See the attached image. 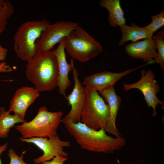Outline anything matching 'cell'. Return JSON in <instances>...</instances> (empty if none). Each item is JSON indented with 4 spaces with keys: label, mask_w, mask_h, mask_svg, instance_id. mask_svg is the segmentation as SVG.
<instances>
[{
    "label": "cell",
    "mask_w": 164,
    "mask_h": 164,
    "mask_svg": "<svg viewBox=\"0 0 164 164\" xmlns=\"http://www.w3.org/2000/svg\"><path fill=\"white\" fill-rule=\"evenodd\" d=\"M14 12V6L10 2L0 0V37L6 29L8 19Z\"/></svg>",
    "instance_id": "cell-19"
},
{
    "label": "cell",
    "mask_w": 164,
    "mask_h": 164,
    "mask_svg": "<svg viewBox=\"0 0 164 164\" xmlns=\"http://www.w3.org/2000/svg\"><path fill=\"white\" fill-rule=\"evenodd\" d=\"M39 96V92L35 88L22 87L15 93L10 101L9 111L25 119L27 108Z\"/></svg>",
    "instance_id": "cell-12"
},
{
    "label": "cell",
    "mask_w": 164,
    "mask_h": 164,
    "mask_svg": "<svg viewBox=\"0 0 164 164\" xmlns=\"http://www.w3.org/2000/svg\"><path fill=\"white\" fill-rule=\"evenodd\" d=\"M79 25L71 21H60L50 24L36 42L37 52L49 51Z\"/></svg>",
    "instance_id": "cell-7"
},
{
    "label": "cell",
    "mask_w": 164,
    "mask_h": 164,
    "mask_svg": "<svg viewBox=\"0 0 164 164\" xmlns=\"http://www.w3.org/2000/svg\"><path fill=\"white\" fill-rule=\"evenodd\" d=\"M99 93L108 103L109 108L110 116L105 131L117 138L121 137L115 125L116 119L121 101V97L116 94L114 86Z\"/></svg>",
    "instance_id": "cell-15"
},
{
    "label": "cell",
    "mask_w": 164,
    "mask_h": 164,
    "mask_svg": "<svg viewBox=\"0 0 164 164\" xmlns=\"http://www.w3.org/2000/svg\"><path fill=\"white\" fill-rule=\"evenodd\" d=\"M8 52V49L3 47L0 44V62L3 61L5 59Z\"/></svg>",
    "instance_id": "cell-24"
},
{
    "label": "cell",
    "mask_w": 164,
    "mask_h": 164,
    "mask_svg": "<svg viewBox=\"0 0 164 164\" xmlns=\"http://www.w3.org/2000/svg\"><path fill=\"white\" fill-rule=\"evenodd\" d=\"M63 114L61 111L50 112L46 106H42L32 120L15 126V128L25 138H52L57 134Z\"/></svg>",
    "instance_id": "cell-4"
},
{
    "label": "cell",
    "mask_w": 164,
    "mask_h": 164,
    "mask_svg": "<svg viewBox=\"0 0 164 164\" xmlns=\"http://www.w3.org/2000/svg\"><path fill=\"white\" fill-rule=\"evenodd\" d=\"M19 139L21 142L34 144L43 151L42 155L34 159L35 164L50 160L57 156L67 157L68 154L64 151V148L70 146L69 142L61 140L57 134L50 138L34 137L25 138L21 137Z\"/></svg>",
    "instance_id": "cell-9"
},
{
    "label": "cell",
    "mask_w": 164,
    "mask_h": 164,
    "mask_svg": "<svg viewBox=\"0 0 164 164\" xmlns=\"http://www.w3.org/2000/svg\"><path fill=\"white\" fill-rule=\"evenodd\" d=\"M64 46L73 59L83 63L94 58L103 51L100 43L79 25L64 38Z\"/></svg>",
    "instance_id": "cell-5"
},
{
    "label": "cell",
    "mask_w": 164,
    "mask_h": 164,
    "mask_svg": "<svg viewBox=\"0 0 164 164\" xmlns=\"http://www.w3.org/2000/svg\"><path fill=\"white\" fill-rule=\"evenodd\" d=\"M119 27L122 32L121 39L118 43L119 46L123 45L128 41L134 42L140 39L152 38L153 34L145 27H140L133 22L130 26L125 24Z\"/></svg>",
    "instance_id": "cell-17"
},
{
    "label": "cell",
    "mask_w": 164,
    "mask_h": 164,
    "mask_svg": "<svg viewBox=\"0 0 164 164\" xmlns=\"http://www.w3.org/2000/svg\"><path fill=\"white\" fill-rule=\"evenodd\" d=\"M10 112L5 111L4 107L0 108V138H4L8 136V133L11 128L15 124L26 121L18 115H12Z\"/></svg>",
    "instance_id": "cell-18"
},
{
    "label": "cell",
    "mask_w": 164,
    "mask_h": 164,
    "mask_svg": "<svg viewBox=\"0 0 164 164\" xmlns=\"http://www.w3.org/2000/svg\"><path fill=\"white\" fill-rule=\"evenodd\" d=\"M156 49L158 50L157 57L154 60L155 62L159 64L160 67L164 70V29L157 32L156 34L153 36Z\"/></svg>",
    "instance_id": "cell-20"
},
{
    "label": "cell",
    "mask_w": 164,
    "mask_h": 164,
    "mask_svg": "<svg viewBox=\"0 0 164 164\" xmlns=\"http://www.w3.org/2000/svg\"><path fill=\"white\" fill-rule=\"evenodd\" d=\"M99 5L108 10V21L111 26L116 28L126 24V19L120 0H101Z\"/></svg>",
    "instance_id": "cell-16"
},
{
    "label": "cell",
    "mask_w": 164,
    "mask_h": 164,
    "mask_svg": "<svg viewBox=\"0 0 164 164\" xmlns=\"http://www.w3.org/2000/svg\"><path fill=\"white\" fill-rule=\"evenodd\" d=\"M12 71V69L10 66L7 67L0 69V72H11Z\"/></svg>",
    "instance_id": "cell-25"
},
{
    "label": "cell",
    "mask_w": 164,
    "mask_h": 164,
    "mask_svg": "<svg viewBox=\"0 0 164 164\" xmlns=\"http://www.w3.org/2000/svg\"><path fill=\"white\" fill-rule=\"evenodd\" d=\"M141 77L137 82L132 84H125L123 85L125 91L133 89L140 90L142 93L149 107L153 109L152 116L156 115V107L158 104L164 105L163 101L160 100L156 94L160 91V86L155 80V75L152 70H142L141 71Z\"/></svg>",
    "instance_id": "cell-8"
},
{
    "label": "cell",
    "mask_w": 164,
    "mask_h": 164,
    "mask_svg": "<svg viewBox=\"0 0 164 164\" xmlns=\"http://www.w3.org/2000/svg\"><path fill=\"white\" fill-rule=\"evenodd\" d=\"M150 17L152 22L144 27L152 33H154L164 26V10H162L159 14Z\"/></svg>",
    "instance_id": "cell-21"
},
{
    "label": "cell",
    "mask_w": 164,
    "mask_h": 164,
    "mask_svg": "<svg viewBox=\"0 0 164 164\" xmlns=\"http://www.w3.org/2000/svg\"><path fill=\"white\" fill-rule=\"evenodd\" d=\"M50 22L43 19L29 20L22 23L13 36V50L17 57L27 62L37 53L36 42Z\"/></svg>",
    "instance_id": "cell-3"
},
{
    "label": "cell",
    "mask_w": 164,
    "mask_h": 164,
    "mask_svg": "<svg viewBox=\"0 0 164 164\" xmlns=\"http://www.w3.org/2000/svg\"><path fill=\"white\" fill-rule=\"evenodd\" d=\"M64 38L60 41L56 49H53L51 51L56 57L59 72L57 87L59 93L66 98V90L71 85L68 74L72 70L74 63L73 59L71 60L70 63L67 62L65 53Z\"/></svg>",
    "instance_id": "cell-13"
},
{
    "label": "cell",
    "mask_w": 164,
    "mask_h": 164,
    "mask_svg": "<svg viewBox=\"0 0 164 164\" xmlns=\"http://www.w3.org/2000/svg\"><path fill=\"white\" fill-rule=\"evenodd\" d=\"M7 145L8 143H5L4 145H0V164H2L0 158L1 155L3 152L6 150ZM24 154L23 152L19 156L12 149H9L7 153V155L10 159L9 164H30L27 163L23 161Z\"/></svg>",
    "instance_id": "cell-22"
},
{
    "label": "cell",
    "mask_w": 164,
    "mask_h": 164,
    "mask_svg": "<svg viewBox=\"0 0 164 164\" xmlns=\"http://www.w3.org/2000/svg\"><path fill=\"white\" fill-rule=\"evenodd\" d=\"M85 87L86 97L81 121L91 129L104 130L110 116L108 105L97 91L89 86Z\"/></svg>",
    "instance_id": "cell-6"
},
{
    "label": "cell",
    "mask_w": 164,
    "mask_h": 164,
    "mask_svg": "<svg viewBox=\"0 0 164 164\" xmlns=\"http://www.w3.org/2000/svg\"><path fill=\"white\" fill-rule=\"evenodd\" d=\"M67 159V157L57 156L53 158L51 160L43 162L41 164H63Z\"/></svg>",
    "instance_id": "cell-23"
},
{
    "label": "cell",
    "mask_w": 164,
    "mask_h": 164,
    "mask_svg": "<svg viewBox=\"0 0 164 164\" xmlns=\"http://www.w3.org/2000/svg\"><path fill=\"white\" fill-rule=\"evenodd\" d=\"M82 149L96 152L113 153L125 145L124 138H113L104 129H91L81 122L74 123L63 118L61 121Z\"/></svg>",
    "instance_id": "cell-1"
},
{
    "label": "cell",
    "mask_w": 164,
    "mask_h": 164,
    "mask_svg": "<svg viewBox=\"0 0 164 164\" xmlns=\"http://www.w3.org/2000/svg\"><path fill=\"white\" fill-rule=\"evenodd\" d=\"M25 71L26 77L39 92L51 91L57 86V62L51 51L37 52L27 62Z\"/></svg>",
    "instance_id": "cell-2"
},
{
    "label": "cell",
    "mask_w": 164,
    "mask_h": 164,
    "mask_svg": "<svg viewBox=\"0 0 164 164\" xmlns=\"http://www.w3.org/2000/svg\"><path fill=\"white\" fill-rule=\"evenodd\" d=\"M149 64H150L149 63H147L138 67L121 72L105 71L97 73L85 77L82 84L100 92L114 86L116 82L126 75Z\"/></svg>",
    "instance_id": "cell-11"
},
{
    "label": "cell",
    "mask_w": 164,
    "mask_h": 164,
    "mask_svg": "<svg viewBox=\"0 0 164 164\" xmlns=\"http://www.w3.org/2000/svg\"><path fill=\"white\" fill-rule=\"evenodd\" d=\"M126 53L131 57L142 59L145 62L154 64V60L158 56L154 43L152 38L132 42L125 46Z\"/></svg>",
    "instance_id": "cell-14"
},
{
    "label": "cell",
    "mask_w": 164,
    "mask_h": 164,
    "mask_svg": "<svg viewBox=\"0 0 164 164\" xmlns=\"http://www.w3.org/2000/svg\"><path fill=\"white\" fill-rule=\"evenodd\" d=\"M72 70L74 87L71 93L67 96L66 98L69 105L71 106V109L69 113L63 118L77 123L81 121L80 115L85 102L86 90L85 87L84 86L79 79V73L75 68L74 65Z\"/></svg>",
    "instance_id": "cell-10"
},
{
    "label": "cell",
    "mask_w": 164,
    "mask_h": 164,
    "mask_svg": "<svg viewBox=\"0 0 164 164\" xmlns=\"http://www.w3.org/2000/svg\"><path fill=\"white\" fill-rule=\"evenodd\" d=\"M9 66V65L6 64V63L0 62V69L7 67Z\"/></svg>",
    "instance_id": "cell-26"
}]
</instances>
